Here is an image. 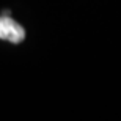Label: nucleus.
Listing matches in <instances>:
<instances>
[{"label":"nucleus","instance_id":"1","mask_svg":"<svg viewBox=\"0 0 121 121\" xmlns=\"http://www.w3.org/2000/svg\"><path fill=\"white\" fill-rule=\"evenodd\" d=\"M25 38V30L16 21L9 17V14L0 16V39L9 43H21Z\"/></svg>","mask_w":121,"mask_h":121}]
</instances>
